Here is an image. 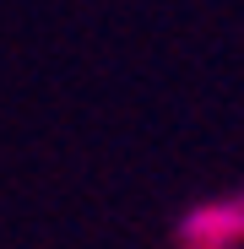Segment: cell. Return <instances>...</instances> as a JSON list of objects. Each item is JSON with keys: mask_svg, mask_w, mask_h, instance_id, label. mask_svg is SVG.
Returning <instances> with one entry per match:
<instances>
[{"mask_svg": "<svg viewBox=\"0 0 244 249\" xmlns=\"http://www.w3.org/2000/svg\"><path fill=\"white\" fill-rule=\"evenodd\" d=\"M179 238L185 244H201V249H228V244H244V200H217V206H201L179 222Z\"/></svg>", "mask_w": 244, "mask_h": 249, "instance_id": "6da1fadb", "label": "cell"}]
</instances>
